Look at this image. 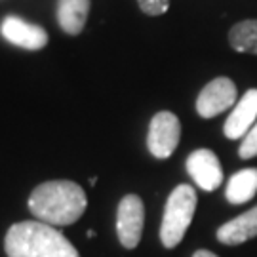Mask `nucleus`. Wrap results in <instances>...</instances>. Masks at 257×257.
Returning <instances> with one entry per match:
<instances>
[{
    "mask_svg": "<svg viewBox=\"0 0 257 257\" xmlns=\"http://www.w3.org/2000/svg\"><path fill=\"white\" fill-rule=\"evenodd\" d=\"M4 248L8 257H80L59 230L42 221H21L12 225Z\"/></svg>",
    "mask_w": 257,
    "mask_h": 257,
    "instance_id": "obj_2",
    "label": "nucleus"
},
{
    "mask_svg": "<svg viewBox=\"0 0 257 257\" xmlns=\"http://www.w3.org/2000/svg\"><path fill=\"white\" fill-rule=\"evenodd\" d=\"M257 194V168H246L232 175L227 183L225 196L230 204L249 202Z\"/></svg>",
    "mask_w": 257,
    "mask_h": 257,
    "instance_id": "obj_12",
    "label": "nucleus"
},
{
    "mask_svg": "<svg viewBox=\"0 0 257 257\" xmlns=\"http://www.w3.org/2000/svg\"><path fill=\"white\" fill-rule=\"evenodd\" d=\"M145 225V208L138 194H126L116 211V232L124 248L134 249L141 240Z\"/></svg>",
    "mask_w": 257,
    "mask_h": 257,
    "instance_id": "obj_5",
    "label": "nucleus"
},
{
    "mask_svg": "<svg viewBox=\"0 0 257 257\" xmlns=\"http://www.w3.org/2000/svg\"><path fill=\"white\" fill-rule=\"evenodd\" d=\"M90 14V0H59L57 21L67 35H80Z\"/></svg>",
    "mask_w": 257,
    "mask_h": 257,
    "instance_id": "obj_11",
    "label": "nucleus"
},
{
    "mask_svg": "<svg viewBox=\"0 0 257 257\" xmlns=\"http://www.w3.org/2000/svg\"><path fill=\"white\" fill-rule=\"evenodd\" d=\"M236 86L227 76H219L210 84L204 86L198 99H196V112L202 118H213L225 112L236 103Z\"/></svg>",
    "mask_w": 257,
    "mask_h": 257,
    "instance_id": "obj_6",
    "label": "nucleus"
},
{
    "mask_svg": "<svg viewBox=\"0 0 257 257\" xmlns=\"http://www.w3.org/2000/svg\"><path fill=\"white\" fill-rule=\"evenodd\" d=\"M0 31L8 42L19 48H25V50H40L48 44V33L44 29L19 18H14V16L2 21Z\"/></svg>",
    "mask_w": 257,
    "mask_h": 257,
    "instance_id": "obj_8",
    "label": "nucleus"
},
{
    "mask_svg": "<svg viewBox=\"0 0 257 257\" xmlns=\"http://www.w3.org/2000/svg\"><path fill=\"white\" fill-rule=\"evenodd\" d=\"M229 42L240 54L257 55V19L240 21L229 33Z\"/></svg>",
    "mask_w": 257,
    "mask_h": 257,
    "instance_id": "obj_13",
    "label": "nucleus"
},
{
    "mask_svg": "<svg viewBox=\"0 0 257 257\" xmlns=\"http://www.w3.org/2000/svg\"><path fill=\"white\" fill-rule=\"evenodd\" d=\"M187 172L204 191H215L223 183V168L217 155L210 149H198L187 158Z\"/></svg>",
    "mask_w": 257,
    "mask_h": 257,
    "instance_id": "obj_7",
    "label": "nucleus"
},
{
    "mask_svg": "<svg viewBox=\"0 0 257 257\" xmlns=\"http://www.w3.org/2000/svg\"><path fill=\"white\" fill-rule=\"evenodd\" d=\"M139 8L147 16H162L170 8V0H138Z\"/></svg>",
    "mask_w": 257,
    "mask_h": 257,
    "instance_id": "obj_15",
    "label": "nucleus"
},
{
    "mask_svg": "<svg viewBox=\"0 0 257 257\" xmlns=\"http://www.w3.org/2000/svg\"><path fill=\"white\" fill-rule=\"evenodd\" d=\"M193 257H217V255L211 253V251H208V249H198V251H194Z\"/></svg>",
    "mask_w": 257,
    "mask_h": 257,
    "instance_id": "obj_16",
    "label": "nucleus"
},
{
    "mask_svg": "<svg viewBox=\"0 0 257 257\" xmlns=\"http://www.w3.org/2000/svg\"><path fill=\"white\" fill-rule=\"evenodd\" d=\"M88 200L80 185L73 181H48L29 196V210L42 223L65 227L82 217Z\"/></svg>",
    "mask_w": 257,
    "mask_h": 257,
    "instance_id": "obj_1",
    "label": "nucleus"
},
{
    "mask_svg": "<svg viewBox=\"0 0 257 257\" xmlns=\"http://www.w3.org/2000/svg\"><path fill=\"white\" fill-rule=\"evenodd\" d=\"M238 155H240V158H244V160L257 156V122L251 126V130H249L248 134L242 138Z\"/></svg>",
    "mask_w": 257,
    "mask_h": 257,
    "instance_id": "obj_14",
    "label": "nucleus"
},
{
    "mask_svg": "<svg viewBox=\"0 0 257 257\" xmlns=\"http://www.w3.org/2000/svg\"><path fill=\"white\" fill-rule=\"evenodd\" d=\"M257 236V206L217 229V240L227 246H238Z\"/></svg>",
    "mask_w": 257,
    "mask_h": 257,
    "instance_id": "obj_10",
    "label": "nucleus"
},
{
    "mask_svg": "<svg viewBox=\"0 0 257 257\" xmlns=\"http://www.w3.org/2000/svg\"><path fill=\"white\" fill-rule=\"evenodd\" d=\"M257 122V90H248L236 103L225 122V136L229 139H242Z\"/></svg>",
    "mask_w": 257,
    "mask_h": 257,
    "instance_id": "obj_9",
    "label": "nucleus"
},
{
    "mask_svg": "<svg viewBox=\"0 0 257 257\" xmlns=\"http://www.w3.org/2000/svg\"><path fill=\"white\" fill-rule=\"evenodd\" d=\"M181 139V122L170 110H160L149 126L147 147L155 158H170Z\"/></svg>",
    "mask_w": 257,
    "mask_h": 257,
    "instance_id": "obj_4",
    "label": "nucleus"
},
{
    "mask_svg": "<svg viewBox=\"0 0 257 257\" xmlns=\"http://www.w3.org/2000/svg\"><path fill=\"white\" fill-rule=\"evenodd\" d=\"M194 211H196L194 189L191 185H177L168 196L164 217L160 225V240L166 248H175L183 240L185 232L194 217Z\"/></svg>",
    "mask_w": 257,
    "mask_h": 257,
    "instance_id": "obj_3",
    "label": "nucleus"
}]
</instances>
